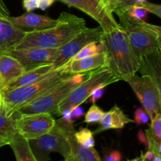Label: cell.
<instances>
[{"label":"cell","mask_w":161,"mask_h":161,"mask_svg":"<svg viewBox=\"0 0 161 161\" xmlns=\"http://www.w3.org/2000/svg\"><path fill=\"white\" fill-rule=\"evenodd\" d=\"M86 28L84 19L63 12L53 26L39 31H25L24 38L14 48H59Z\"/></svg>","instance_id":"obj_1"},{"label":"cell","mask_w":161,"mask_h":161,"mask_svg":"<svg viewBox=\"0 0 161 161\" xmlns=\"http://www.w3.org/2000/svg\"><path fill=\"white\" fill-rule=\"evenodd\" d=\"M102 42L107 53V67L115 75L127 82L136 75L139 71L141 61L134 52L121 26L104 31Z\"/></svg>","instance_id":"obj_2"},{"label":"cell","mask_w":161,"mask_h":161,"mask_svg":"<svg viewBox=\"0 0 161 161\" xmlns=\"http://www.w3.org/2000/svg\"><path fill=\"white\" fill-rule=\"evenodd\" d=\"M69 75H70V74L62 73L58 70H53L47 76L36 83L4 92L2 97L3 100V105L6 114L11 116L20 107L50 91L65 80Z\"/></svg>","instance_id":"obj_3"},{"label":"cell","mask_w":161,"mask_h":161,"mask_svg":"<svg viewBox=\"0 0 161 161\" xmlns=\"http://www.w3.org/2000/svg\"><path fill=\"white\" fill-rule=\"evenodd\" d=\"M90 72L70 75L62 82L55 86L50 91H47L28 102L26 105L20 107L14 113L17 115L35 114V113H55L59 104L64 97L77 86L84 81L89 75Z\"/></svg>","instance_id":"obj_4"},{"label":"cell","mask_w":161,"mask_h":161,"mask_svg":"<svg viewBox=\"0 0 161 161\" xmlns=\"http://www.w3.org/2000/svg\"><path fill=\"white\" fill-rule=\"evenodd\" d=\"M119 79L112 72L107 66L90 72L87 78L74 88L59 104L55 113L61 115L66 108H73L86 102L93 91L99 86H105L119 81Z\"/></svg>","instance_id":"obj_5"},{"label":"cell","mask_w":161,"mask_h":161,"mask_svg":"<svg viewBox=\"0 0 161 161\" xmlns=\"http://www.w3.org/2000/svg\"><path fill=\"white\" fill-rule=\"evenodd\" d=\"M29 142L37 161L48 160V155L51 152L60 153L64 160H71L72 151L63 118L56 120L55 126L50 132L37 139L29 140Z\"/></svg>","instance_id":"obj_6"},{"label":"cell","mask_w":161,"mask_h":161,"mask_svg":"<svg viewBox=\"0 0 161 161\" xmlns=\"http://www.w3.org/2000/svg\"><path fill=\"white\" fill-rule=\"evenodd\" d=\"M115 14L119 17V25L127 34L129 42L139 59L158 51L157 38L142 26L141 20L133 18L124 9L116 11Z\"/></svg>","instance_id":"obj_7"},{"label":"cell","mask_w":161,"mask_h":161,"mask_svg":"<svg viewBox=\"0 0 161 161\" xmlns=\"http://www.w3.org/2000/svg\"><path fill=\"white\" fill-rule=\"evenodd\" d=\"M132 88L142 108L146 111L150 119L161 113V103L158 91L152 77L147 74L136 75L127 81Z\"/></svg>","instance_id":"obj_8"},{"label":"cell","mask_w":161,"mask_h":161,"mask_svg":"<svg viewBox=\"0 0 161 161\" xmlns=\"http://www.w3.org/2000/svg\"><path fill=\"white\" fill-rule=\"evenodd\" d=\"M104 30L99 25L97 28H86L75 37L59 47L58 55L53 62V69L56 70L72 59L81 49L91 42H99L103 37Z\"/></svg>","instance_id":"obj_9"},{"label":"cell","mask_w":161,"mask_h":161,"mask_svg":"<svg viewBox=\"0 0 161 161\" xmlns=\"http://www.w3.org/2000/svg\"><path fill=\"white\" fill-rule=\"evenodd\" d=\"M16 127L17 131L28 140L40 138L52 130L56 124V119L51 113L17 115L15 113Z\"/></svg>","instance_id":"obj_10"},{"label":"cell","mask_w":161,"mask_h":161,"mask_svg":"<svg viewBox=\"0 0 161 161\" xmlns=\"http://www.w3.org/2000/svg\"><path fill=\"white\" fill-rule=\"evenodd\" d=\"M69 7H75L87 14L99 24L104 31H108L119 28L113 14L102 5V0H60Z\"/></svg>","instance_id":"obj_11"},{"label":"cell","mask_w":161,"mask_h":161,"mask_svg":"<svg viewBox=\"0 0 161 161\" xmlns=\"http://www.w3.org/2000/svg\"><path fill=\"white\" fill-rule=\"evenodd\" d=\"M59 48L46 49L39 47L12 48L3 53L11 55L18 60L25 67V71L47 64H53Z\"/></svg>","instance_id":"obj_12"},{"label":"cell","mask_w":161,"mask_h":161,"mask_svg":"<svg viewBox=\"0 0 161 161\" xmlns=\"http://www.w3.org/2000/svg\"><path fill=\"white\" fill-rule=\"evenodd\" d=\"M105 66H107V53L105 51L82 59L69 61L56 70L62 73L74 75L91 72Z\"/></svg>","instance_id":"obj_13"},{"label":"cell","mask_w":161,"mask_h":161,"mask_svg":"<svg viewBox=\"0 0 161 161\" xmlns=\"http://www.w3.org/2000/svg\"><path fill=\"white\" fill-rule=\"evenodd\" d=\"M8 20L17 28L25 31H39L46 29L56 25L57 19L50 17L27 12L18 17H9Z\"/></svg>","instance_id":"obj_14"},{"label":"cell","mask_w":161,"mask_h":161,"mask_svg":"<svg viewBox=\"0 0 161 161\" xmlns=\"http://www.w3.org/2000/svg\"><path fill=\"white\" fill-rule=\"evenodd\" d=\"M64 124L72 151L70 161H100L102 160L98 153L94 148L84 147L77 142L75 138L73 123L67 122L64 119Z\"/></svg>","instance_id":"obj_15"},{"label":"cell","mask_w":161,"mask_h":161,"mask_svg":"<svg viewBox=\"0 0 161 161\" xmlns=\"http://www.w3.org/2000/svg\"><path fill=\"white\" fill-rule=\"evenodd\" d=\"M25 72V67L18 60L8 53L0 52V77L3 82V90Z\"/></svg>","instance_id":"obj_16"},{"label":"cell","mask_w":161,"mask_h":161,"mask_svg":"<svg viewBox=\"0 0 161 161\" xmlns=\"http://www.w3.org/2000/svg\"><path fill=\"white\" fill-rule=\"evenodd\" d=\"M25 35V31L17 28L8 20L0 17V52L14 48Z\"/></svg>","instance_id":"obj_17"},{"label":"cell","mask_w":161,"mask_h":161,"mask_svg":"<svg viewBox=\"0 0 161 161\" xmlns=\"http://www.w3.org/2000/svg\"><path fill=\"white\" fill-rule=\"evenodd\" d=\"M53 64H47L39 66V67L34 68L30 70L25 71L20 77L16 79L14 81L9 83L3 90V93L6 91H11L15 88L20 87V86H27V85L31 84L39 80H42L44 77L47 76L49 73L53 71Z\"/></svg>","instance_id":"obj_18"},{"label":"cell","mask_w":161,"mask_h":161,"mask_svg":"<svg viewBox=\"0 0 161 161\" xmlns=\"http://www.w3.org/2000/svg\"><path fill=\"white\" fill-rule=\"evenodd\" d=\"M140 72L152 77L158 91L161 103V53L159 50L153 52L140 58Z\"/></svg>","instance_id":"obj_19"},{"label":"cell","mask_w":161,"mask_h":161,"mask_svg":"<svg viewBox=\"0 0 161 161\" xmlns=\"http://www.w3.org/2000/svg\"><path fill=\"white\" fill-rule=\"evenodd\" d=\"M134 122L135 121L130 119L119 107L114 105L109 111L104 113L99 122L100 127L94 134H97L109 129H122L127 124Z\"/></svg>","instance_id":"obj_20"},{"label":"cell","mask_w":161,"mask_h":161,"mask_svg":"<svg viewBox=\"0 0 161 161\" xmlns=\"http://www.w3.org/2000/svg\"><path fill=\"white\" fill-rule=\"evenodd\" d=\"M9 145L14 151L17 161H37L31 149L29 140L18 131L13 137Z\"/></svg>","instance_id":"obj_21"},{"label":"cell","mask_w":161,"mask_h":161,"mask_svg":"<svg viewBox=\"0 0 161 161\" xmlns=\"http://www.w3.org/2000/svg\"><path fill=\"white\" fill-rule=\"evenodd\" d=\"M17 132L15 115L13 113L11 116H8L2 105L0 106V148L9 145Z\"/></svg>","instance_id":"obj_22"},{"label":"cell","mask_w":161,"mask_h":161,"mask_svg":"<svg viewBox=\"0 0 161 161\" xmlns=\"http://www.w3.org/2000/svg\"><path fill=\"white\" fill-rule=\"evenodd\" d=\"M148 138L154 140L156 142H161V113L156 115L151 119V124L149 129L146 130Z\"/></svg>","instance_id":"obj_23"},{"label":"cell","mask_w":161,"mask_h":161,"mask_svg":"<svg viewBox=\"0 0 161 161\" xmlns=\"http://www.w3.org/2000/svg\"><path fill=\"white\" fill-rule=\"evenodd\" d=\"M147 0H108L105 3V8L112 14L118 10L125 9L128 6L143 3Z\"/></svg>","instance_id":"obj_24"},{"label":"cell","mask_w":161,"mask_h":161,"mask_svg":"<svg viewBox=\"0 0 161 161\" xmlns=\"http://www.w3.org/2000/svg\"><path fill=\"white\" fill-rule=\"evenodd\" d=\"M75 138L77 142L86 148H94L95 141L94 133L88 128H81L77 132H75Z\"/></svg>","instance_id":"obj_25"},{"label":"cell","mask_w":161,"mask_h":161,"mask_svg":"<svg viewBox=\"0 0 161 161\" xmlns=\"http://www.w3.org/2000/svg\"><path fill=\"white\" fill-rule=\"evenodd\" d=\"M105 112L96 105L95 104H93L92 106L89 108L87 113L85 114L84 122L86 124H96V123L100 122L101 119L103 116Z\"/></svg>","instance_id":"obj_26"},{"label":"cell","mask_w":161,"mask_h":161,"mask_svg":"<svg viewBox=\"0 0 161 161\" xmlns=\"http://www.w3.org/2000/svg\"><path fill=\"white\" fill-rule=\"evenodd\" d=\"M124 10L127 11L128 15H130L133 18L141 20H145V21H146V19L147 17L148 14H149V12L147 9L137 4L128 6V7L126 8Z\"/></svg>","instance_id":"obj_27"},{"label":"cell","mask_w":161,"mask_h":161,"mask_svg":"<svg viewBox=\"0 0 161 161\" xmlns=\"http://www.w3.org/2000/svg\"><path fill=\"white\" fill-rule=\"evenodd\" d=\"M142 25L146 30L152 32L156 36L157 40V45H158V50L161 53V26L151 25V24L147 23L145 20H142Z\"/></svg>","instance_id":"obj_28"},{"label":"cell","mask_w":161,"mask_h":161,"mask_svg":"<svg viewBox=\"0 0 161 161\" xmlns=\"http://www.w3.org/2000/svg\"><path fill=\"white\" fill-rule=\"evenodd\" d=\"M149 115L143 108H138L135 112V121L138 125L146 124L149 121Z\"/></svg>","instance_id":"obj_29"},{"label":"cell","mask_w":161,"mask_h":161,"mask_svg":"<svg viewBox=\"0 0 161 161\" xmlns=\"http://www.w3.org/2000/svg\"><path fill=\"white\" fill-rule=\"evenodd\" d=\"M137 5L142 6L145 9H147L149 13L153 14L161 18V4H156V3H149V2L146 1L143 3H140Z\"/></svg>","instance_id":"obj_30"},{"label":"cell","mask_w":161,"mask_h":161,"mask_svg":"<svg viewBox=\"0 0 161 161\" xmlns=\"http://www.w3.org/2000/svg\"><path fill=\"white\" fill-rule=\"evenodd\" d=\"M105 88V86H99V87H97L96 89H94L93 91L92 94L89 97V98L87 99V100H89V102L94 104L97 101L102 98V97L104 94V89Z\"/></svg>","instance_id":"obj_31"},{"label":"cell","mask_w":161,"mask_h":161,"mask_svg":"<svg viewBox=\"0 0 161 161\" xmlns=\"http://www.w3.org/2000/svg\"><path fill=\"white\" fill-rule=\"evenodd\" d=\"M22 4L27 12H31L39 9V0H23Z\"/></svg>","instance_id":"obj_32"},{"label":"cell","mask_w":161,"mask_h":161,"mask_svg":"<svg viewBox=\"0 0 161 161\" xmlns=\"http://www.w3.org/2000/svg\"><path fill=\"white\" fill-rule=\"evenodd\" d=\"M60 116H62L63 119L64 120H66L67 122L69 123H73L74 124V121H75V119L73 117V115H72V108H66V109L63 110L61 112V115Z\"/></svg>","instance_id":"obj_33"},{"label":"cell","mask_w":161,"mask_h":161,"mask_svg":"<svg viewBox=\"0 0 161 161\" xmlns=\"http://www.w3.org/2000/svg\"><path fill=\"white\" fill-rule=\"evenodd\" d=\"M121 160H122V154L117 150L113 151L108 157H105V160L106 161H120Z\"/></svg>","instance_id":"obj_34"},{"label":"cell","mask_w":161,"mask_h":161,"mask_svg":"<svg viewBox=\"0 0 161 161\" xmlns=\"http://www.w3.org/2000/svg\"><path fill=\"white\" fill-rule=\"evenodd\" d=\"M156 155L157 154L153 152V150H150V149H149V150L147 151L146 153H143L142 152L141 153V157H140V158H141V160L142 161H145V160H152L153 161L154 158H155Z\"/></svg>","instance_id":"obj_35"},{"label":"cell","mask_w":161,"mask_h":161,"mask_svg":"<svg viewBox=\"0 0 161 161\" xmlns=\"http://www.w3.org/2000/svg\"><path fill=\"white\" fill-rule=\"evenodd\" d=\"M0 17H10V12L5 4L3 0H0Z\"/></svg>","instance_id":"obj_36"},{"label":"cell","mask_w":161,"mask_h":161,"mask_svg":"<svg viewBox=\"0 0 161 161\" xmlns=\"http://www.w3.org/2000/svg\"><path fill=\"white\" fill-rule=\"evenodd\" d=\"M55 0H39V9L46 10L47 8L52 6Z\"/></svg>","instance_id":"obj_37"},{"label":"cell","mask_w":161,"mask_h":161,"mask_svg":"<svg viewBox=\"0 0 161 161\" xmlns=\"http://www.w3.org/2000/svg\"><path fill=\"white\" fill-rule=\"evenodd\" d=\"M137 137H138V139L140 142L142 143V144H144L146 147H148V146H149V142H148V138H147V136H146V132H144L143 130H139L138 133V135H137Z\"/></svg>","instance_id":"obj_38"},{"label":"cell","mask_w":161,"mask_h":161,"mask_svg":"<svg viewBox=\"0 0 161 161\" xmlns=\"http://www.w3.org/2000/svg\"><path fill=\"white\" fill-rule=\"evenodd\" d=\"M72 115H73L74 119H79V118L82 117L84 114V112H83V108L80 107V105L79 106L75 107V108H72Z\"/></svg>","instance_id":"obj_39"},{"label":"cell","mask_w":161,"mask_h":161,"mask_svg":"<svg viewBox=\"0 0 161 161\" xmlns=\"http://www.w3.org/2000/svg\"><path fill=\"white\" fill-rule=\"evenodd\" d=\"M3 82H2L1 77H0V96L3 95Z\"/></svg>","instance_id":"obj_40"},{"label":"cell","mask_w":161,"mask_h":161,"mask_svg":"<svg viewBox=\"0 0 161 161\" xmlns=\"http://www.w3.org/2000/svg\"><path fill=\"white\" fill-rule=\"evenodd\" d=\"M3 104V97L2 96H0V106H1Z\"/></svg>","instance_id":"obj_41"},{"label":"cell","mask_w":161,"mask_h":161,"mask_svg":"<svg viewBox=\"0 0 161 161\" xmlns=\"http://www.w3.org/2000/svg\"><path fill=\"white\" fill-rule=\"evenodd\" d=\"M107 1H108V0H102V5H103V6H105V3H106Z\"/></svg>","instance_id":"obj_42"}]
</instances>
